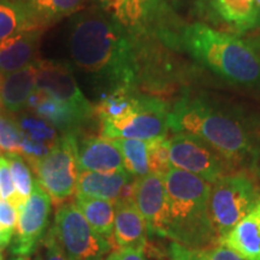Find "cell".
Returning <instances> with one entry per match:
<instances>
[{"mask_svg": "<svg viewBox=\"0 0 260 260\" xmlns=\"http://www.w3.org/2000/svg\"><path fill=\"white\" fill-rule=\"evenodd\" d=\"M168 195L167 239L188 248L218 245L210 214L211 184L171 168L164 177Z\"/></svg>", "mask_w": 260, "mask_h": 260, "instance_id": "3957f363", "label": "cell"}, {"mask_svg": "<svg viewBox=\"0 0 260 260\" xmlns=\"http://www.w3.org/2000/svg\"><path fill=\"white\" fill-rule=\"evenodd\" d=\"M29 260H44V259H42V256H41V254H40V253H38V254H37V255H35V256H34V258H32V259H30V258H29Z\"/></svg>", "mask_w": 260, "mask_h": 260, "instance_id": "ab89813d", "label": "cell"}, {"mask_svg": "<svg viewBox=\"0 0 260 260\" xmlns=\"http://www.w3.org/2000/svg\"><path fill=\"white\" fill-rule=\"evenodd\" d=\"M259 204L260 184L248 172H230L211 184L210 214L218 242Z\"/></svg>", "mask_w": 260, "mask_h": 260, "instance_id": "5b68a950", "label": "cell"}, {"mask_svg": "<svg viewBox=\"0 0 260 260\" xmlns=\"http://www.w3.org/2000/svg\"><path fill=\"white\" fill-rule=\"evenodd\" d=\"M42 32L41 29L23 31L0 42V75L3 77L37 63Z\"/></svg>", "mask_w": 260, "mask_h": 260, "instance_id": "2e32d148", "label": "cell"}, {"mask_svg": "<svg viewBox=\"0 0 260 260\" xmlns=\"http://www.w3.org/2000/svg\"><path fill=\"white\" fill-rule=\"evenodd\" d=\"M2 84H3V76L0 75V92H2ZM2 105V104H0Z\"/></svg>", "mask_w": 260, "mask_h": 260, "instance_id": "60d3db41", "label": "cell"}, {"mask_svg": "<svg viewBox=\"0 0 260 260\" xmlns=\"http://www.w3.org/2000/svg\"><path fill=\"white\" fill-rule=\"evenodd\" d=\"M37 67V89L61 103L73 106L84 116L94 118V105L81 90L69 64L56 60L39 59Z\"/></svg>", "mask_w": 260, "mask_h": 260, "instance_id": "8fae6325", "label": "cell"}, {"mask_svg": "<svg viewBox=\"0 0 260 260\" xmlns=\"http://www.w3.org/2000/svg\"><path fill=\"white\" fill-rule=\"evenodd\" d=\"M0 200L8 201L14 205L18 211L24 206L19 203L17 194H16L11 170H10L9 161L5 155L0 157Z\"/></svg>", "mask_w": 260, "mask_h": 260, "instance_id": "f546056e", "label": "cell"}, {"mask_svg": "<svg viewBox=\"0 0 260 260\" xmlns=\"http://www.w3.org/2000/svg\"><path fill=\"white\" fill-rule=\"evenodd\" d=\"M181 44L195 60L228 82L260 86V56L243 39L204 23H193L183 29Z\"/></svg>", "mask_w": 260, "mask_h": 260, "instance_id": "277c9868", "label": "cell"}, {"mask_svg": "<svg viewBox=\"0 0 260 260\" xmlns=\"http://www.w3.org/2000/svg\"><path fill=\"white\" fill-rule=\"evenodd\" d=\"M42 29L22 0H0V42L19 32Z\"/></svg>", "mask_w": 260, "mask_h": 260, "instance_id": "7402d4cb", "label": "cell"}, {"mask_svg": "<svg viewBox=\"0 0 260 260\" xmlns=\"http://www.w3.org/2000/svg\"><path fill=\"white\" fill-rule=\"evenodd\" d=\"M105 260H148L146 259L145 253L136 249L117 248L116 251L110 253Z\"/></svg>", "mask_w": 260, "mask_h": 260, "instance_id": "d6a6232c", "label": "cell"}, {"mask_svg": "<svg viewBox=\"0 0 260 260\" xmlns=\"http://www.w3.org/2000/svg\"><path fill=\"white\" fill-rule=\"evenodd\" d=\"M42 29L84 9L87 0H22Z\"/></svg>", "mask_w": 260, "mask_h": 260, "instance_id": "603a6c76", "label": "cell"}, {"mask_svg": "<svg viewBox=\"0 0 260 260\" xmlns=\"http://www.w3.org/2000/svg\"><path fill=\"white\" fill-rule=\"evenodd\" d=\"M74 199V203L79 207L94 232L111 242L115 225V203L82 195H75Z\"/></svg>", "mask_w": 260, "mask_h": 260, "instance_id": "44dd1931", "label": "cell"}, {"mask_svg": "<svg viewBox=\"0 0 260 260\" xmlns=\"http://www.w3.org/2000/svg\"><path fill=\"white\" fill-rule=\"evenodd\" d=\"M77 165L80 171L115 174L125 171L124 161L113 140L88 135L77 138Z\"/></svg>", "mask_w": 260, "mask_h": 260, "instance_id": "4fadbf2b", "label": "cell"}, {"mask_svg": "<svg viewBox=\"0 0 260 260\" xmlns=\"http://www.w3.org/2000/svg\"><path fill=\"white\" fill-rule=\"evenodd\" d=\"M27 109L32 115L50 123L60 134L79 132L92 121V118L84 116L73 106L61 103L47 94L37 89L28 102Z\"/></svg>", "mask_w": 260, "mask_h": 260, "instance_id": "9a60e30c", "label": "cell"}, {"mask_svg": "<svg viewBox=\"0 0 260 260\" xmlns=\"http://www.w3.org/2000/svg\"><path fill=\"white\" fill-rule=\"evenodd\" d=\"M11 260H29V256H15Z\"/></svg>", "mask_w": 260, "mask_h": 260, "instance_id": "f35d334b", "label": "cell"}, {"mask_svg": "<svg viewBox=\"0 0 260 260\" xmlns=\"http://www.w3.org/2000/svg\"><path fill=\"white\" fill-rule=\"evenodd\" d=\"M38 183L50 195L52 204L60 206L75 198L79 180L77 135L61 134L46 157L30 168Z\"/></svg>", "mask_w": 260, "mask_h": 260, "instance_id": "8992f818", "label": "cell"}, {"mask_svg": "<svg viewBox=\"0 0 260 260\" xmlns=\"http://www.w3.org/2000/svg\"><path fill=\"white\" fill-rule=\"evenodd\" d=\"M52 200L35 180L30 197L18 211L16 235L11 241V253L16 256H29L44 240L50 222Z\"/></svg>", "mask_w": 260, "mask_h": 260, "instance_id": "30bf717a", "label": "cell"}, {"mask_svg": "<svg viewBox=\"0 0 260 260\" xmlns=\"http://www.w3.org/2000/svg\"><path fill=\"white\" fill-rule=\"evenodd\" d=\"M50 230L70 260H105L113 247L94 232L75 203L58 206Z\"/></svg>", "mask_w": 260, "mask_h": 260, "instance_id": "52a82bcc", "label": "cell"}, {"mask_svg": "<svg viewBox=\"0 0 260 260\" xmlns=\"http://www.w3.org/2000/svg\"><path fill=\"white\" fill-rule=\"evenodd\" d=\"M226 247L243 260H260V204L223 237Z\"/></svg>", "mask_w": 260, "mask_h": 260, "instance_id": "ac0fdd59", "label": "cell"}, {"mask_svg": "<svg viewBox=\"0 0 260 260\" xmlns=\"http://www.w3.org/2000/svg\"><path fill=\"white\" fill-rule=\"evenodd\" d=\"M148 168L149 174L165 177L171 169L170 140L165 138L148 141Z\"/></svg>", "mask_w": 260, "mask_h": 260, "instance_id": "f1b7e54d", "label": "cell"}, {"mask_svg": "<svg viewBox=\"0 0 260 260\" xmlns=\"http://www.w3.org/2000/svg\"><path fill=\"white\" fill-rule=\"evenodd\" d=\"M135 205L147 225L148 237H165L168 230V195L164 177L148 174L136 181Z\"/></svg>", "mask_w": 260, "mask_h": 260, "instance_id": "7c38bea8", "label": "cell"}, {"mask_svg": "<svg viewBox=\"0 0 260 260\" xmlns=\"http://www.w3.org/2000/svg\"><path fill=\"white\" fill-rule=\"evenodd\" d=\"M199 4L213 22L237 34L258 28L255 0H199Z\"/></svg>", "mask_w": 260, "mask_h": 260, "instance_id": "5bb4252c", "label": "cell"}, {"mask_svg": "<svg viewBox=\"0 0 260 260\" xmlns=\"http://www.w3.org/2000/svg\"><path fill=\"white\" fill-rule=\"evenodd\" d=\"M167 103L151 94L142 93L134 109L121 118L100 122V136L140 141L165 138L169 130Z\"/></svg>", "mask_w": 260, "mask_h": 260, "instance_id": "ba28073f", "label": "cell"}, {"mask_svg": "<svg viewBox=\"0 0 260 260\" xmlns=\"http://www.w3.org/2000/svg\"><path fill=\"white\" fill-rule=\"evenodd\" d=\"M132 178L134 177L126 171L115 172V174L80 171L75 195L98 198V199L109 200L116 204L122 188Z\"/></svg>", "mask_w": 260, "mask_h": 260, "instance_id": "ffe728a7", "label": "cell"}, {"mask_svg": "<svg viewBox=\"0 0 260 260\" xmlns=\"http://www.w3.org/2000/svg\"><path fill=\"white\" fill-rule=\"evenodd\" d=\"M42 243H44L45 247V260H70L61 251L56 237H54L51 230H48L46 233L44 240H42Z\"/></svg>", "mask_w": 260, "mask_h": 260, "instance_id": "1f68e13d", "label": "cell"}, {"mask_svg": "<svg viewBox=\"0 0 260 260\" xmlns=\"http://www.w3.org/2000/svg\"><path fill=\"white\" fill-rule=\"evenodd\" d=\"M5 157L8 159L10 170H11L16 194H17L19 203L24 205L28 198L30 197L35 183L31 169L21 154H6Z\"/></svg>", "mask_w": 260, "mask_h": 260, "instance_id": "4316f807", "label": "cell"}, {"mask_svg": "<svg viewBox=\"0 0 260 260\" xmlns=\"http://www.w3.org/2000/svg\"><path fill=\"white\" fill-rule=\"evenodd\" d=\"M171 168L189 172L213 184L230 174L232 167L216 149L197 136L175 134L170 139Z\"/></svg>", "mask_w": 260, "mask_h": 260, "instance_id": "9c48e42d", "label": "cell"}, {"mask_svg": "<svg viewBox=\"0 0 260 260\" xmlns=\"http://www.w3.org/2000/svg\"><path fill=\"white\" fill-rule=\"evenodd\" d=\"M142 5L145 6L146 10L148 11V14L151 15V17L153 18V22L157 19V16L160 11V2L161 0H139Z\"/></svg>", "mask_w": 260, "mask_h": 260, "instance_id": "836d02e7", "label": "cell"}, {"mask_svg": "<svg viewBox=\"0 0 260 260\" xmlns=\"http://www.w3.org/2000/svg\"><path fill=\"white\" fill-rule=\"evenodd\" d=\"M94 2L96 3L98 8L103 9L104 11H106V12H110V10H111L115 0H94Z\"/></svg>", "mask_w": 260, "mask_h": 260, "instance_id": "8d00e7d4", "label": "cell"}, {"mask_svg": "<svg viewBox=\"0 0 260 260\" xmlns=\"http://www.w3.org/2000/svg\"><path fill=\"white\" fill-rule=\"evenodd\" d=\"M68 44L73 64L105 94L118 88L138 89V37L103 9L76 14Z\"/></svg>", "mask_w": 260, "mask_h": 260, "instance_id": "6da1fadb", "label": "cell"}, {"mask_svg": "<svg viewBox=\"0 0 260 260\" xmlns=\"http://www.w3.org/2000/svg\"><path fill=\"white\" fill-rule=\"evenodd\" d=\"M0 157H2V155H0Z\"/></svg>", "mask_w": 260, "mask_h": 260, "instance_id": "7bdbcfd3", "label": "cell"}, {"mask_svg": "<svg viewBox=\"0 0 260 260\" xmlns=\"http://www.w3.org/2000/svg\"><path fill=\"white\" fill-rule=\"evenodd\" d=\"M12 234H9L4 232V230L0 228V248H5L6 246H9L12 241Z\"/></svg>", "mask_w": 260, "mask_h": 260, "instance_id": "d590c367", "label": "cell"}, {"mask_svg": "<svg viewBox=\"0 0 260 260\" xmlns=\"http://www.w3.org/2000/svg\"><path fill=\"white\" fill-rule=\"evenodd\" d=\"M0 260H3V258H2V254H0Z\"/></svg>", "mask_w": 260, "mask_h": 260, "instance_id": "b9f144b4", "label": "cell"}, {"mask_svg": "<svg viewBox=\"0 0 260 260\" xmlns=\"http://www.w3.org/2000/svg\"><path fill=\"white\" fill-rule=\"evenodd\" d=\"M121 151L125 171L134 178H141L149 174L148 141L117 139L113 140Z\"/></svg>", "mask_w": 260, "mask_h": 260, "instance_id": "cb8c5ba5", "label": "cell"}, {"mask_svg": "<svg viewBox=\"0 0 260 260\" xmlns=\"http://www.w3.org/2000/svg\"><path fill=\"white\" fill-rule=\"evenodd\" d=\"M37 90V67L29 65L24 69L3 77L0 104L6 111L19 113L24 111L28 102Z\"/></svg>", "mask_w": 260, "mask_h": 260, "instance_id": "d6986e66", "label": "cell"}, {"mask_svg": "<svg viewBox=\"0 0 260 260\" xmlns=\"http://www.w3.org/2000/svg\"><path fill=\"white\" fill-rule=\"evenodd\" d=\"M23 133L16 117L0 109V152L6 154H21Z\"/></svg>", "mask_w": 260, "mask_h": 260, "instance_id": "83f0119b", "label": "cell"}, {"mask_svg": "<svg viewBox=\"0 0 260 260\" xmlns=\"http://www.w3.org/2000/svg\"><path fill=\"white\" fill-rule=\"evenodd\" d=\"M170 260H243L226 247L217 245L205 248H188L176 242L168 247Z\"/></svg>", "mask_w": 260, "mask_h": 260, "instance_id": "484cf974", "label": "cell"}, {"mask_svg": "<svg viewBox=\"0 0 260 260\" xmlns=\"http://www.w3.org/2000/svg\"><path fill=\"white\" fill-rule=\"evenodd\" d=\"M18 220V210L8 201L0 200V228L14 235Z\"/></svg>", "mask_w": 260, "mask_h": 260, "instance_id": "4dcf8cb0", "label": "cell"}, {"mask_svg": "<svg viewBox=\"0 0 260 260\" xmlns=\"http://www.w3.org/2000/svg\"><path fill=\"white\" fill-rule=\"evenodd\" d=\"M255 10H256V19H258V28L260 27V0H255Z\"/></svg>", "mask_w": 260, "mask_h": 260, "instance_id": "74e56055", "label": "cell"}, {"mask_svg": "<svg viewBox=\"0 0 260 260\" xmlns=\"http://www.w3.org/2000/svg\"><path fill=\"white\" fill-rule=\"evenodd\" d=\"M113 236L117 248L136 249L145 253L148 245V232L145 219L134 203L115 204Z\"/></svg>", "mask_w": 260, "mask_h": 260, "instance_id": "e0dca14e", "label": "cell"}, {"mask_svg": "<svg viewBox=\"0 0 260 260\" xmlns=\"http://www.w3.org/2000/svg\"><path fill=\"white\" fill-rule=\"evenodd\" d=\"M15 117L24 138L35 144L54 147L61 136L60 133L50 123L30 112H19V115Z\"/></svg>", "mask_w": 260, "mask_h": 260, "instance_id": "d4e9b609", "label": "cell"}, {"mask_svg": "<svg viewBox=\"0 0 260 260\" xmlns=\"http://www.w3.org/2000/svg\"><path fill=\"white\" fill-rule=\"evenodd\" d=\"M251 37H247L246 41L256 51V53L260 56V27L253 30Z\"/></svg>", "mask_w": 260, "mask_h": 260, "instance_id": "e575fe53", "label": "cell"}, {"mask_svg": "<svg viewBox=\"0 0 260 260\" xmlns=\"http://www.w3.org/2000/svg\"><path fill=\"white\" fill-rule=\"evenodd\" d=\"M168 125L175 134L204 140L233 169L237 165H255V144L246 123L234 112L225 111L203 96L187 94L178 99L169 111Z\"/></svg>", "mask_w": 260, "mask_h": 260, "instance_id": "7a4b0ae2", "label": "cell"}]
</instances>
